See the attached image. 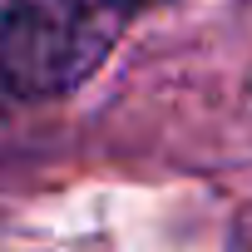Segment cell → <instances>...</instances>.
I'll use <instances>...</instances> for the list:
<instances>
[{
	"mask_svg": "<svg viewBox=\"0 0 252 252\" xmlns=\"http://www.w3.org/2000/svg\"><path fill=\"white\" fill-rule=\"evenodd\" d=\"M163 0H10L0 15V84L20 99L79 89L134 15Z\"/></svg>",
	"mask_w": 252,
	"mask_h": 252,
	"instance_id": "cell-1",
	"label": "cell"
}]
</instances>
